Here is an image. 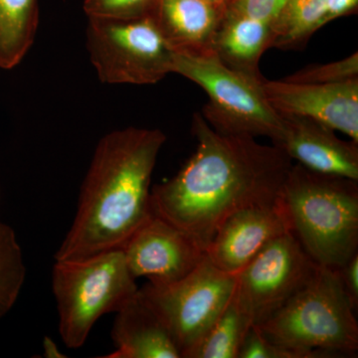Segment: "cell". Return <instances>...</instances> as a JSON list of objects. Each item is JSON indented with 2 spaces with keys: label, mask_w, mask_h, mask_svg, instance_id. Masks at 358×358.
Returning <instances> with one entry per match:
<instances>
[{
  "label": "cell",
  "mask_w": 358,
  "mask_h": 358,
  "mask_svg": "<svg viewBox=\"0 0 358 358\" xmlns=\"http://www.w3.org/2000/svg\"><path fill=\"white\" fill-rule=\"evenodd\" d=\"M173 73L199 85L208 103L202 109L212 129L228 136H267L281 140L284 122L266 98L263 79L231 69L214 54H174Z\"/></svg>",
  "instance_id": "cell-6"
},
{
  "label": "cell",
  "mask_w": 358,
  "mask_h": 358,
  "mask_svg": "<svg viewBox=\"0 0 358 358\" xmlns=\"http://www.w3.org/2000/svg\"><path fill=\"white\" fill-rule=\"evenodd\" d=\"M286 2L287 0H231L226 9L254 20L272 23Z\"/></svg>",
  "instance_id": "cell-24"
},
{
  "label": "cell",
  "mask_w": 358,
  "mask_h": 358,
  "mask_svg": "<svg viewBox=\"0 0 358 358\" xmlns=\"http://www.w3.org/2000/svg\"><path fill=\"white\" fill-rule=\"evenodd\" d=\"M358 180L289 169L280 199L289 228L313 262L338 270L358 252Z\"/></svg>",
  "instance_id": "cell-3"
},
{
  "label": "cell",
  "mask_w": 358,
  "mask_h": 358,
  "mask_svg": "<svg viewBox=\"0 0 358 358\" xmlns=\"http://www.w3.org/2000/svg\"><path fill=\"white\" fill-rule=\"evenodd\" d=\"M136 280L122 249L80 260H56L52 289L66 346H83L96 320L117 313L138 292Z\"/></svg>",
  "instance_id": "cell-5"
},
{
  "label": "cell",
  "mask_w": 358,
  "mask_h": 358,
  "mask_svg": "<svg viewBox=\"0 0 358 358\" xmlns=\"http://www.w3.org/2000/svg\"><path fill=\"white\" fill-rule=\"evenodd\" d=\"M281 117L284 129L275 145L289 159L315 173L358 180L357 143L341 140L333 129L308 117Z\"/></svg>",
  "instance_id": "cell-13"
},
{
  "label": "cell",
  "mask_w": 358,
  "mask_h": 358,
  "mask_svg": "<svg viewBox=\"0 0 358 358\" xmlns=\"http://www.w3.org/2000/svg\"><path fill=\"white\" fill-rule=\"evenodd\" d=\"M238 358H303L300 353L265 338L255 326L245 336Z\"/></svg>",
  "instance_id": "cell-23"
},
{
  "label": "cell",
  "mask_w": 358,
  "mask_h": 358,
  "mask_svg": "<svg viewBox=\"0 0 358 358\" xmlns=\"http://www.w3.org/2000/svg\"><path fill=\"white\" fill-rule=\"evenodd\" d=\"M159 0H84L88 18L138 20L154 15Z\"/></svg>",
  "instance_id": "cell-22"
},
{
  "label": "cell",
  "mask_w": 358,
  "mask_h": 358,
  "mask_svg": "<svg viewBox=\"0 0 358 358\" xmlns=\"http://www.w3.org/2000/svg\"><path fill=\"white\" fill-rule=\"evenodd\" d=\"M291 231L281 199L242 209L220 226L207 247V258L223 272L236 275L270 242Z\"/></svg>",
  "instance_id": "cell-12"
},
{
  "label": "cell",
  "mask_w": 358,
  "mask_h": 358,
  "mask_svg": "<svg viewBox=\"0 0 358 358\" xmlns=\"http://www.w3.org/2000/svg\"><path fill=\"white\" fill-rule=\"evenodd\" d=\"M115 315L109 358H181L173 336L140 289Z\"/></svg>",
  "instance_id": "cell-14"
},
{
  "label": "cell",
  "mask_w": 358,
  "mask_h": 358,
  "mask_svg": "<svg viewBox=\"0 0 358 358\" xmlns=\"http://www.w3.org/2000/svg\"><path fill=\"white\" fill-rule=\"evenodd\" d=\"M268 102L280 115H298L324 124L358 143V78L338 84L263 80Z\"/></svg>",
  "instance_id": "cell-11"
},
{
  "label": "cell",
  "mask_w": 358,
  "mask_h": 358,
  "mask_svg": "<svg viewBox=\"0 0 358 358\" xmlns=\"http://www.w3.org/2000/svg\"><path fill=\"white\" fill-rule=\"evenodd\" d=\"M358 78V53L327 64L307 66L284 78L285 81L300 84H338Z\"/></svg>",
  "instance_id": "cell-21"
},
{
  "label": "cell",
  "mask_w": 358,
  "mask_h": 358,
  "mask_svg": "<svg viewBox=\"0 0 358 358\" xmlns=\"http://www.w3.org/2000/svg\"><path fill=\"white\" fill-rule=\"evenodd\" d=\"M88 20L87 49L103 83L152 85L173 73L176 51L154 15Z\"/></svg>",
  "instance_id": "cell-7"
},
{
  "label": "cell",
  "mask_w": 358,
  "mask_h": 358,
  "mask_svg": "<svg viewBox=\"0 0 358 358\" xmlns=\"http://www.w3.org/2000/svg\"><path fill=\"white\" fill-rule=\"evenodd\" d=\"M0 200H1V192H0Z\"/></svg>",
  "instance_id": "cell-28"
},
{
  "label": "cell",
  "mask_w": 358,
  "mask_h": 358,
  "mask_svg": "<svg viewBox=\"0 0 358 358\" xmlns=\"http://www.w3.org/2000/svg\"><path fill=\"white\" fill-rule=\"evenodd\" d=\"M271 25L226 9L214 39V55L231 69L263 79L259 65L270 49Z\"/></svg>",
  "instance_id": "cell-16"
},
{
  "label": "cell",
  "mask_w": 358,
  "mask_h": 358,
  "mask_svg": "<svg viewBox=\"0 0 358 358\" xmlns=\"http://www.w3.org/2000/svg\"><path fill=\"white\" fill-rule=\"evenodd\" d=\"M317 264L291 231L270 242L236 275V296L252 326L280 310L315 274Z\"/></svg>",
  "instance_id": "cell-9"
},
{
  "label": "cell",
  "mask_w": 358,
  "mask_h": 358,
  "mask_svg": "<svg viewBox=\"0 0 358 358\" xmlns=\"http://www.w3.org/2000/svg\"><path fill=\"white\" fill-rule=\"evenodd\" d=\"M166 141L159 129L134 127L101 138L56 260H80L124 246L152 215L150 182Z\"/></svg>",
  "instance_id": "cell-2"
},
{
  "label": "cell",
  "mask_w": 358,
  "mask_h": 358,
  "mask_svg": "<svg viewBox=\"0 0 358 358\" xmlns=\"http://www.w3.org/2000/svg\"><path fill=\"white\" fill-rule=\"evenodd\" d=\"M26 278L22 249L11 226L0 222V319L15 305Z\"/></svg>",
  "instance_id": "cell-20"
},
{
  "label": "cell",
  "mask_w": 358,
  "mask_h": 358,
  "mask_svg": "<svg viewBox=\"0 0 358 358\" xmlns=\"http://www.w3.org/2000/svg\"><path fill=\"white\" fill-rule=\"evenodd\" d=\"M358 0H327V13L324 25L341 16L357 13Z\"/></svg>",
  "instance_id": "cell-26"
},
{
  "label": "cell",
  "mask_w": 358,
  "mask_h": 358,
  "mask_svg": "<svg viewBox=\"0 0 358 358\" xmlns=\"http://www.w3.org/2000/svg\"><path fill=\"white\" fill-rule=\"evenodd\" d=\"M355 310L338 270L319 265L303 288L255 327L303 358L353 357L358 350Z\"/></svg>",
  "instance_id": "cell-4"
},
{
  "label": "cell",
  "mask_w": 358,
  "mask_h": 358,
  "mask_svg": "<svg viewBox=\"0 0 358 358\" xmlns=\"http://www.w3.org/2000/svg\"><path fill=\"white\" fill-rule=\"evenodd\" d=\"M327 0H287L271 25L270 48L299 49L324 26Z\"/></svg>",
  "instance_id": "cell-19"
},
{
  "label": "cell",
  "mask_w": 358,
  "mask_h": 358,
  "mask_svg": "<svg viewBox=\"0 0 358 358\" xmlns=\"http://www.w3.org/2000/svg\"><path fill=\"white\" fill-rule=\"evenodd\" d=\"M252 327L248 315L233 294L218 319L183 358H238L245 336Z\"/></svg>",
  "instance_id": "cell-18"
},
{
  "label": "cell",
  "mask_w": 358,
  "mask_h": 358,
  "mask_svg": "<svg viewBox=\"0 0 358 358\" xmlns=\"http://www.w3.org/2000/svg\"><path fill=\"white\" fill-rule=\"evenodd\" d=\"M39 24V0H0V69L20 65Z\"/></svg>",
  "instance_id": "cell-17"
},
{
  "label": "cell",
  "mask_w": 358,
  "mask_h": 358,
  "mask_svg": "<svg viewBox=\"0 0 358 358\" xmlns=\"http://www.w3.org/2000/svg\"><path fill=\"white\" fill-rule=\"evenodd\" d=\"M226 6L208 0H159L154 17L178 53L213 54Z\"/></svg>",
  "instance_id": "cell-15"
},
{
  "label": "cell",
  "mask_w": 358,
  "mask_h": 358,
  "mask_svg": "<svg viewBox=\"0 0 358 358\" xmlns=\"http://www.w3.org/2000/svg\"><path fill=\"white\" fill-rule=\"evenodd\" d=\"M197 147L176 176L150 190L152 214L196 242L204 251L230 216L279 201L293 160L277 145L254 136L212 129L199 113L192 119Z\"/></svg>",
  "instance_id": "cell-1"
},
{
  "label": "cell",
  "mask_w": 358,
  "mask_h": 358,
  "mask_svg": "<svg viewBox=\"0 0 358 358\" xmlns=\"http://www.w3.org/2000/svg\"><path fill=\"white\" fill-rule=\"evenodd\" d=\"M339 277L343 282V289L350 299L353 306L358 307V252L345 264L338 268Z\"/></svg>",
  "instance_id": "cell-25"
},
{
  "label": "cell",
  "mask_w": 358,
  "mask_h": 358,
  "mask_svg": "<svg viewBox=\"0 0 358 358\" xmlns=\"http://www.w3.org/2000/svg\"><path fill=\"white\" fill-rule=\"evenodd\" d=\"M230 1H231V0H229V1H228V3H229V2H230ZM228 3H227V4H228Z\"/></svg>",
  "instance_id": "cell-29"
},
{
  "label": "cell",
  "mask_w": 358,
  "mask_h": 358,
  "mask_svg": "<svg viewBox=\"0 0 358 358\" xmlns=\"http://www.w3.org/2000/svg\"><path fill=\"white\" fill-rule=\"evenodd\" d=\"M236 287V275L203 260L185 278L166 285L148 282L140 289L171 334L181 358L218 319Z\"/></svg>",
  "instance_id": "cell-8"
},
{
  "label": "cell",
  "mask_w": 358,
  "mask_h": 358,
  "mask_svg": "<svg viewBox=\"0 0 358 358\" xmlns=\"http://www.w3.org/2000/svg\"><path fill=\"white\" fill-rule=\"evenodd\" d=\"M208 1L214 2V3L221 4V6H227L229 0H208Z\"/></svg>",
  "instance_id": "cell-27"
},
{
  "label": "cell",
  "mask_w": 358,
  "mask_h": 358,
  "mask_svg": "<svg viewBox=\"0 0 358 358\" xmlns=\"http://www.w3.org/2000/svg\"><path fill=\"white\" fill-rule=\"evenodd\" d=\"M122 250L134 278H145L155 286L179 281L206 255L189 235L155 214Z\"/></svg>",
  "instance_id": "cell-10"
}]
</instances>
